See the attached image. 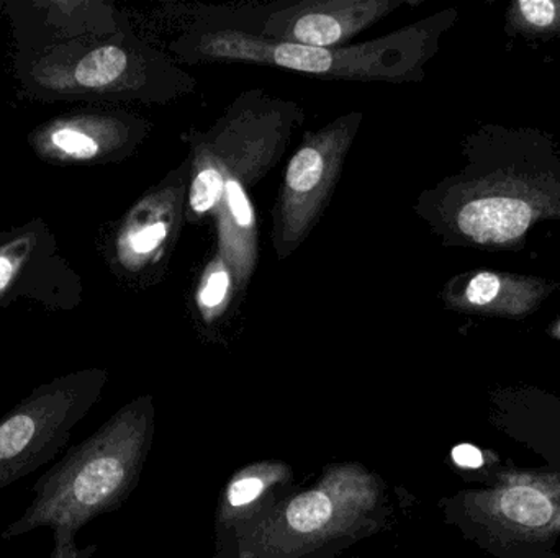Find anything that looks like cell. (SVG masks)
I'll list each match as a JSON object with an SVG mask.
<instances>
[{
	"instance_id": "1",
	"label": "cell",
	"mask_w": 560,
	"mask_h": 558,
	"mask_svg": "<svg viewBox=\"0 0 560 558\" xmlns=\"http://www.w3.org/2000/svg\"><path fill=\"white\" fill-rule=\"evenodd\" d=\"M460 173L423 190L415 213L447 248L522 251L533 226L560 222V153L535 128L483 124Z\"/></svg>"
},
{
	"instance_id": "2",
	"label": "cell",
	"mask_w": 560,
	"mask_h": 558,
	"mask_svg": "<svg viewBox=\"0 0 560 558\" xmlns=\"http://www.w3.org/2000/svg\"><path fill=\"white\" fill-rule=\"evenodd\" d=\"M456 20L444 10L387 35L338 48L269 41L233 29L192 23L170 45L184 64H253L315 75L326 81L407 84L424 78V66L436 55L441 36Z\"/></svg>"
},
{
	"instance_id": "3",
	"label": "cell",
	"mask_w": 560,
	"mask_h": 558,
	"mask_svg": "<svg viewBox=\"0 0 560 558\" xmlns=\"http://www.w3.org/2000/svg\"><path fill=\"white\" fill-rule=\"evenodd\" d=\"M306 120L299 102L265 88L242 92L207 130L184 131L190 183L186 219L199 225L217 210L253 206V190L282 161Z\"/></svg>"
},
{
	"instance_id": "4",
	"label": "cell",
	"mask_w": 560,
	"mask_h": 558,
	"mask_svg": "<svg viewBox=\"0 0 560 558\" xmlns=\"http://www.w3.org/2000/svg\"><path fill=\"white\" fill-rule=\"evenodd\" d=\"M108 425L81 444L68 449L32 487L33 500L25 513L2 531V541L48 530L49 558H89L78 547V534L92 518L115 503L128 480L124 448H117L124 426Z\"/></svg>"
},
{
	"instance_id": "5",
	"label": "cell",
	"mask_w": 560,
	"mask_h": 558,
	"mask_svg": "<svg viewBox=\"0 0 560 558\" xmlns=\"http://www.w3.org/2000/svg\"><path fill=\"white\" fill-rule=\"evenodd\" d=\"M362 121V111H349L303 133L271 210V242L279 262L299 251L331 203Z\"/></svg>"
},
{
	"instance_id": "6",
	"label": "cell",
	"mask_w": 560,
	"mask_h": 558,
	"mask_svg": "<svg viewBox=\"0 0 560 558\" xmlns=\"http://www.w3.org/2000/svg\"><path fill=\"white\" fill-rule=\"evenodd\" d=\"M413 3L410 0H278L202 7L194 23L233 29L269 41L338 48L390 16L395 10Z\"/></svg>"
},
{
	"instance_id": "7",
	"label": "cell",
	"mask_w": 560,
	"mask_h": 558,
	"mask_svg": "<svg viewBox=\"0 0 560 558\" xmlns=\"http://www.w3.org/2000/svg\"><path fill=\"white\" fill-rule=\"evenodd\" d=\"M95 372L59 377L0 419V491L55 461L101 390Z\"/></svg>"
},
{
	"instance_id": "8",
	"label": "cell",
	"mask_w": 560,
	"mask_h": 558,
	"mask_svg": "<svg viewBox=\"0 0 560 558\" xmlns=\"http://www.w3.org/2000/svg\"><path fill=\"white\" fill-rule=\"evenodd\" d=\"M190 159L180 161L144 195L121 233L120 256L135 274L160 275L186 225Z\"/></svg>"
},
{
	"instance_id": "9",
	"label": "cell",
	"mask_w": 560,
	"mask_h": 558,
	"mask_svg": "<svg viewBox=\"0 0 560 558\" xmlns=\"http://www.w3.org/2000/svg\"><path fill=\"white\" fill-rule=\"evenodd\" d=\"M556 288L555 282L535 275L479 269L454 275L441 298L446 308L460 313L522 320L538 310Z\"/></svg>"
},
{
	"instance_id": "10",
	"label": "cell",
	"mask_w": 560,
	"mask_h": 558,
	"mask_svg": "<svg viewBox=\"0 0 560 558\" xmlns=\"http://www.w3.org/2000/svg\"><path fill=\"white\" fill-rule=\"evenodd\" d=\"M235 301H238V297L232 271L225 262L212 256L197 284V311L210 324L222 318Z\"/></svg>"
},
{
	"instance_id": "11",
	"label": "cell",
	"mask_w": 560,
	"mask_h": 558,
	"mask_svg": "<svg viewBox=\"0 0 560 558\" xmlns=\"http://www.w3.org/2000/svg\"><path fill=\"white\" fill-rule=\"evenodd\" d=\"M506 32L512 35L560 38V0L513 2L506 10Z\"/></svg>"
},
{
	"instance_id": "12",
	"label": "cell",
	"mask_w": 560,
	"mask_h": 558,
	"mask_svg": "<svg viewBox=\"0 0 560 558\" xmlns=\"http://www.w3.org/2000/svg\"><path fill=\"white\" fill-rule=\"evenodd\" d=\"M503 514L523 526H545L552 517V504L541 491L516 487L505 491L500 501Z\"/></svg>"
},
{
	"instance_id": "13",
	"label": "cell",
	"mask_w": 560,
	"mask_h": 558,
	"mask_svg": "<svg viewBox=\"0 0 560 558\" xmlns=\"http://www.w3.org/2000/svg\"><path fill=\"white\" fill-rule=\"evenodd\" d=\"M331 501L322 491H310L300 495L290 503L287 520L293 530L300 533H312L319 530L331 517Z\"/></svg>"
},
{
	"instance_id": "14",
	"label": "cell",
	"mask_w": 560,
	"mask_h": 558,
	"mask_svg": "<svg viewBox=\"0 0 560 558\" xmlns=\"http://www.w3.org/2000/svg\"><path fill=\"white\" fill-rule=\"evenodd\" d=\"M52 144L62 153L78 159H92L101 153V144L91 134L74 128H62L52 133Z\"/></svg>"
},
{
	"instance_id": "15",
	"label": "cell",
	"mask_w": 560,
	"mask_h": 558,
	"mask_svg": "<svg viewBox=\"0 0 560 558\" xmlns=\"http://www.w3.org/2000/svg\"><path fill=\"white\" fill-rule=\"evenodd\" d=\"M261 491L262 482L259 478H245V480L236 482L230 490V503L233 507L252 503L261 495Z\"/></svg>"
},
{
	"instance_id": "16",
	"label": "cell",
	"mask_w": 560,
	"mask_h": 558,
	"mask_svg": "<svg viewBox=\"0 0 560 558\" xmlns=\"http://www.w3.org/2000/svg\"><path fill=\"white\" fill-rule=\"evenodd\" d=\"M453 459L459 467L464 468H479L483 464L482 452L470 444L457 446L453 451Z\"/></svg>"
},
{
	"instance_id": "17",
	"label": "cell",
	"mask_w": 560,
	"mask_h": 558,
	"mask_svg": "<svg viewBox=\"0 0 560 558\" xmlns=\"http://www.w3.org/2000/svg\"><path fill=\"white\" fill-rule=\"evenodd\" d=\"M13 275V262L7 258H0V292L10 284Z\"/></svg>"
},
{
	"instance_id": "18",
	"label": "cell",
	"mask_w": 560,
	"mask_h": 558,
	"mask_svg": "<svg viewBox=\"0 0 560 558\" xmlns=\"http://www.w3.org/2000/svg\"><path fill=\"white\" fill-rule=\"evenodd\" d=\"M552 334L560 337V320L555 324V328H552Z\"/></svg>"
}]
</instances>
